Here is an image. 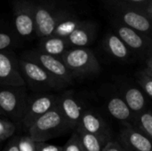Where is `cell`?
Instances as JSON below:
<instances>
[{
    "mask_svg": "<svg viewBox=\"0 0 152 151\" xmlns=\"http://www.w3.org/2000/svg\"><path fill=\"white\" fill-rule=\"evenodd\" d=\"M138 82L140 84V85L142 86V88L143 89V91L152 98V78L150 77L149 76H147L146 74H144L143 72L141 73L140 77H138Z\"/></svg>",
    "mask_w": 152,
    "mask_h": 151,
    "instance_id": "obj_27",
    "label": "cell"
},
{
    "mask_svg": "<svg viewBox=\"0 0 152 151\" xmlns=\"http://www.w3.org/2000/svg\"><path fill=\"white\" fill-rule=\"evenodd\" d=\"M37 49L46 54L57 58H61L62 55L69 49H70V46L66 38L52 36L41 38Z\"/></svg>",
    "mask_w": 152,
    "mask_h": 151,
    "instance_id": "obj_16",
    "label": "cell"
},
{
    "mask_svg": "<svg viewBox=\"0 0 152 151\" xmlns=\"http://www.w3.org/2000/svg\"><path fill=\"white\" fill-rule=\"evenodd\" d=\"M139 125L141 131L152 140V113L143 111L139 115Z\"/></svg>",
    "mask_w": 152,
    "mask_h": 151,
    "instance_id": "obj_24",
    "label": "cell"
},
{
    "mask_svg": "<svg viewBox=\"0 0 152 151\" xmlns=\"http://www.w3.org/2000/svg\"><path fill=\"white\" fill-rule=\"evenodd\" d=\"M12 16L14 32L22 39H31L37 36L33 0H13Z\"/></svg>",
    "mask_w": 152,
    "mask_h": 151,
    "instance_id": "obj_8",
    "label": "cell"
},
{
    "mask_svg": "<svg viewBox=\"0 0 152 151\" xmlns=\"http://www.w3.org/2000/svg\"><path fill=\"white\" fill-rule=\"evenodd\" d=\"M104 45L107 52L118 60L126 61L130 57V49L116 33L109 32L106 35Z\"/></svg>",
    "mask_w": 152,
    "mask_h": 151,
    "instance_id": "obj_17",
    "label": "cell"
},
{
    "mask_svg": "<svg viewBox=\"0 0 152 151\" xmlns=\"http://www.w3.org/2000/svg\"><path fill=\"white\" fill-rule=\"evenodd\" d=\"M0 117H4V114H3V112L1 111V109H0Z\"/></svg>",
    "mask_w": 152,
    "mask_h": 151,
    "instance_id": "obj_35",
    "label": "cell"
},
{
    "mask_svg": "<svg viewBox=\"0 0 152 151\" xmlns=\"http://www.w3.org/2000/svg\"><path fill=\"white\" fill-rule=\"evenodd\" d=\"M115 19L124 25L144 35H152V21L139 6L131 5L119 0H105Z\"/></svg>",
    "mask_w": 152,
    "mask_h": 151,
    "instance_id": "obj_5",
    "label": "cell"
},
{
    "mask_svg": "<svg viewBox=\"0 0 152 151\" xmlns=\"http://www.w3.org/2000/svg\"><path fill=\"white\" fill-rule=\"evenodd\" d=\"M123 99L128 108L134 114H141L146 105V99L142 91L137 87H127L123 93Z\"/></svg>",
    "mask_w": 152,
    "mask_h": 151,
    "instance_id": "obj_18",
    "label": "cell"
},
{
    "mask_svg": "<svg viewBox=\"0 0 152 151\" xmlns=\"http://www.w3.org/2000/svg\"><path fill=\"white\" fill-rule=\"evenodd\" d=\"M102 151H127L117 142H109Z\"/></svg>",
    "mask_w": 152,
    "mask_h": 151,
    "instance_id": "obj_29",
    "label": "cell"
},
{
    "mask_svg": "<svg viewBox=\"0 0 152 151\" xmlns=\"http://www.w3.org/2000/svg\"><path fill=\"white\" fill-rule=\"evenodd\" d=\"M20 38L15 32L0 30V52L11 51L20 44Z\"/></svg>",
    "mask_w": 152,
    "mask_h": 151,
    "instance_id": "obj_22",
    "label": "cell"
},
{
    "mask_svg": "<svg viewBox=\"0 0 152 151\" xmlns=\"http://www.w3.org/2000/svg\"><path fill=\"white\" fill-rule=\"evenodd\" d=\"M37 151H62V147L45 142H37Z\"/></svg>",
    "mask_w": 152,
    "mask_h": 151,
    "instance_id": "obj_28",
    "label": "cell"
},
{
    "mask_svg": "<svg viewBox=\"0 0 152 151\" xmlns=\"http://www.w3.org/2000/svg\"><path fill=\"white\" fill-rule=\"evenodd\" d=\"M77 128L82 129L87 133L94 134L102 139L106 142H110L109 128L107 126V124L100 115L92 110L85 109Z\"/></svg>",
    "mask_w": 152,
    "mask_h": 151,
    "instance_id": "obj_13",
    "label": "cell"
},
{
    "mask_svg": "<svg viewBox=\"0 0 152 151\" xmlns=\"http://www.w3.org/2000/svg\"></svg>",
    "mask_w": 152,
    "mask_h": 151,
    "instance_id": "obj_36",
    "label": "cell"
},
{
    "mask_svg": "<svg viewBox=\"0 0 152 151\" xmlns=\"http://www.w3.org/2000/svg\"><path fill=\"white\" fill-rule=\"evenodd\" d=\"M4 151H20L19 148V137H14L9 142Z\"/></svg>",
    "mask_w": 152,
    "mask_h": 151,
    "instance_id": "obj_30",
    "label": "cell"
},
{
    "mask_svg": "<svg viewBox=\"0 0 152 151\" xmlns=\"http://www.w3.org/2000/svg\"><path fill=\"white\" fill-rule=\"evenodd\" d=\"M120 139L124 145L134 151H152V140L142 131L133 127H126L120 133Z\"/></svg>",
    "mask_w": 152,
    "mask_h": 151,
    "instance_id": "obj_15",
    "label": "cell"
},
{
    "mask_svg": "<svg viewBox=\"0 0 152 151\" xmlns=\"http://www.w3.org/2000/svg\"><path fill=\"white\" fill-rule=\"evenodd\" d=\"M0 86H26L20 70L19 57L12 50L0 52Z\"/></svg>",
    "mask_w": 152,
    "mask_h": 151,
    "instance_id": "obj_10",
    "label": "cell"
},
{
    "mask_svg": "<svg viewBox=\"0 0 152 151\" xmlns=\"http://www.w3.org/2000/svg\"><path fill=\"white\" fill-rule=\"evenodd\" d=\"M33 8L37 36L40 39L53 36L59 22L69 13L57 8L51 0H33Z\"/></svg>",
    "mask_w": 152,
    "mask_h": 151,
    "instance_id": "obj_3",
    "label": "cell"
},
{
    "mask_svg": "<svg viewBox=\"0 0 152 151\" xmlns=\"http://www.w3.org/2000/svg\"><path fill=\"white\" fill-rule=\"evenodd\" d=\"M16 131L15 124L8 118L0 117V142L12 137Z\"/></svg>",
    "mask_w": 152,
    "mask_h": 151,
    "instance_id": "obj_23",
    "label": "cell"
},
{
    "mask_svg": "<svg viewBox=\"0 0 152 151\" xmlns=\"http://www.w3.org/2000/svg\"><path fill=\"white\" fill-rule=\"evenodd\" d=\"M82 20H78L74 14L69 12L63 20H61L57 25L53 36L67 38L80 24Z\"/></svg>",
    "mask_w": 152,
    "mask_h": 151,
    "instance_id": "obj_21",
    "label": "cell"
},
{
    "mask_svg": "<svg viewBox=\"0 0 152 151\" xmlns=\"http://www.w3.org/2000/svg\"><path fill=\"white\" fill-rule=\"evenodd\" d=\"M76 133L78 134L81 143L86 151H102L108 143L100 137L87 133L82 129L77 128Z\"/></svg>",
    "mask_w": 152,
    "mask_h": 151,
    "instance_id": "obj_20",
    "label": "cell"
},
{
    "mask_svg": "<svg viewBox=\"0 0 152 151\" xmlns=\"http://www.w3.org/2000/svg\"><path fill=\"white\" fill-rule=\"evenodd\" d=\"M62 151H86L77 133H72L66 144L62 147Z\"/></svg>",
    "mask_w": 152,
    "mask_h": 151,
    "instance_id": "obj_25",
    "label": "cell"
},
{
    "mask_svg": "<svg viewBox=\"0 0 152 151\" xmlns=\"http://www.w3.org/2000/svg\"><path fill=\"white\" fill-rule=\"evenodd\" d=\"M139 7L143 12V13L152 21V0H150L148 3Z\"/></svg>",
    "mask_w": 152,
    "mask_h": 151,
    "instance_id": "obj_31",
    "label": "cell"
},
{
    "mask_svg": "<svg viewBox=\"0 0 152 151\" xmlns=\"http://www.w3.org/2000/svg\"><path fill=\"white\" fill-rule=\"evenodd\" d=\"M27 86H0V109L14 123H21L28 105Z\"/></svg>",
    "mask_w": 152,
    "mask_h": 151,
    "instance_id": "obj_6",
    "label": "cell"
},
{
    "mask_svg": "<svg viewBox=\"0 0 152 151\" xmlns=\"http://www.w3.org/2000/svg\"><path fill=\"white\" fill-rule=\"evenodd\" d=\"M58 107L70 129H76L80 122L85 109L71 92H66L59 96Z\"/></svg>",
    "mask_w": 152,
    "mask_h": 151,
    "instance_id": "obj_12",
    "label": "cell"
},
{
    "mask_svg": "<svg viewBox=\"0 0 152 151\" xmlns=\"http://www.w3.org/2000/svg\"><path fill=\"white\" fill-rule=\"evenodd\" d=\"M112 25L116 34L121 38V40L130 50L147 53L148 54L152 50V40L149 36L124 25L116 19Z\"/></svg>",
    "mask_w": 152,
    "mask_h": 151,
    "instance_id": "obj_11",
    "label": "cell"
},
{
    "mask_svg": "<svg viewBox=\"0 0 152 151\" xmlns=\"http://www.w3.org/2000/svg\"><path fill=\"white\" fill-rule=\"evenodd\" d=\"M74 78L97 76L101 71L100 63L91 49L70 48L61 58Z\"/></svg>",
    "mask_w": 152,
    "mask_h": 151,
    "instance_id": "obj_4",
    "label": "cell"
},
{
    "mask_svg": "<svg viewBox=\"0 0 152 151\" xmlns=\"http://www.w3.org/2000/svg\"><path fill=\"white\" fill-rule=\"evenodd\" d=\"M121 2H124L126 4H131V5H135V6H142L148 3L150 0H119Z\"/></svg>",
    "mask_w": 152,
    "mask_h": 151,
    "instance_id": "obj_32",
    "label": "cell"
},
{
    "mask_svg": "<svg viewBox=\"0 0 152 151\" xmlns=\"http://www.w3.org/2000/svg\"><path fill=\"white\" fill-rule=\"evenodd\" d=\"M71 130L58 105L40 117L28 129V135L36 142H45Z\"/></svg>",
    "mask_w": 152,
    "mask_h": 151,
    "instance_id": "obj_2",
    "label": "cell"
},
{
    "mask_svg": "<svg viewBox=\"0 0 152 151\" xmlns=\"http://www.w3.org/2000/svg\"><path fill=\"white\" fill-rule=\"evenodd\" d=\"M147 67L152 68V50L148 54V60H147Z\"/></svg>",
    "mask_w": 152,
    "mask_h": 151,
    "instance_id": "obj_33",
    "label": "cell"
},
{
    "mask_svg": "<svg viewBox=\"0 0 152 151\" xmlns=\"http://www.w3.org/2000/svg\"><path fill=\"white\" fill-rule=\"evenodd\" d=\"M107 109L110 114L117 120L127 122L133 116V112L128 108L123 98L118 96L111 97L107 103Z\"/></svg>",
    "mask_w": 152,
    "mask_h": 151,
    "instance_id": "obj_19",
    "label": "cell"
},
{
    "mask_svg": "<svg viewBox=\"0 0 152 151\" xmlns=\"http://www.w3.org/2000/svg\"><path fill=\"white\" fill-rule=\"evenodd\" d=\"M59 96L49 93H37L28 97L25 115L21 121L24 130L28 129L43 115L58 105Z\"/></svg>",
    "mask_w": 152,
    "mask_h": 151,
    "instance_id": "obj_9",
    "label": "cell"
},
{
    "mask_svg": "<svg viewBox=\"0 0 152 151\" xmlns=\"http://www.w3.org/2000/svg\"><path fill=\"white\" fill-rule=\"evenodd\" d=\"M96 36V26L94 22L82 20L81 24L66 38L70 48H86Z\"/></svg>",
    "mask_w": 152,
    "mask_h": 151,
    "instance_id": "obj_14",
    "label": "cell"
},
{
    "mask_svg": "<svg viewBox=\"0 0 152 151\" xmlns=\"http://www.w3.org/2000/svg\"><path fill=\"white\" fill-rule=\"evenodd\" d=\"M144 74H146L147 76H149L150 77L152 78V68H150V67H147V69L143 71Z\"/></svg>",
    "mask_w": 152,
    "mask_h": 151,
    "instance_id": "obj_34",
    "label": "cell"
},
{
    "mask_svg": "<svg viewBox=\"0 0 152 151\" xmlns=\"http://www.w3.org/2000/svg\"><path fill=\"white\" fill-rule=\"evenodd\" d=\"M20 151H37V142L28 135L19 138Z\"/></svg>",
    "mask_w": 152,
    "mask_h": 151,
    "instance_id": "obj_26",
    "label": "cell"
},
{
    "mask_svg": "<svg viewBox=\"0 0 152 151\" xmlns=\"http://www.w3.org/2000/svg\"><path fill=\"white\" fill-rule=\"evenodd\" d=\"M20 55L37 62L64 87L74 83V77L61 58L46 54L37 48L28 50Z\"/></svg>",
    "mask_w": 152,
    "mask_h": 151,
    "instance_id": "obj_7",
    "label": "cell"
},
{
    "mask_svg": "<svg viewBox=\"0 0 152 151\" xmlns=\"http://www.w3.org/2000/svg\"><path fill=\"white\" fill-rule=\"evenodd\" d=\"M19 66L26 86L36 93H45L64 88L42 66L25 56L19 57Z\"/></svg>",
    "mask_w": 152,
    "mask_h": 151,
    "instance_id": "obj_1",
    "label": "cell"
}]
</instances>
